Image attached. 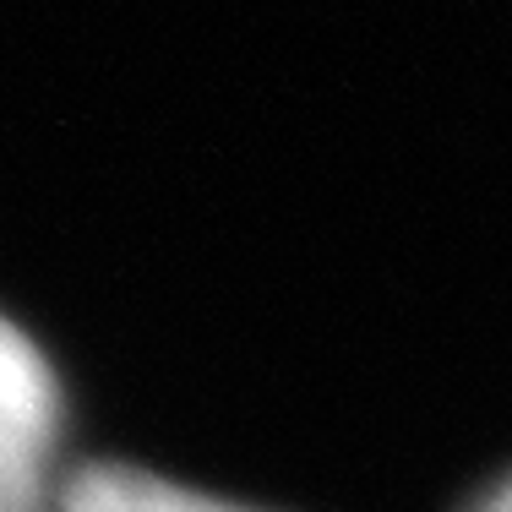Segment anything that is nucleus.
<instances>
[{
  "label": "nucleus",
  "mask_w": 512,
  "mask_h": 512,
  "mask_svg": "<svg viewBox=\"0 0 512 512\" xmlns=\"http://www.w3.org/2000/svg\"><path fill=\"white\" fill-rule=\"evenodd\" d=\"M60 431V393L44 355L0 316V512H39Z\"/></svg>",
  "instance_id": "f257e3e1"
},
{
  "label": "nucleus",
  "mask_w": 512,
  "mask_h": 512,
  "mask_svg": "<svg viewBox=\"0 0 512 512\" xmlns=\"http://www.w3.org/2000/svg\"><path fill=\"white\" fill-rule=\"evenodd\" d=\"M60 512H256L240 502L186 491L164 474L131 469V463H88L60 496Z\"/></svg>",
  "instance_id": "f03ea898"
},
{
  "label": "nucleus",
  "mask_w": 512,
  "mask_h": 512,
  "mask_svg": "<svg viewBox=\"0 0 512 512\" xmlns=\"http://www.w3.org/2000/svg\"><path fill=\"white\" fill-rule=\"evenodd\" d=\"M474 512H512V480H502V485H496V491L485 496V502L474 507Z\"/></svg>",
  "instance_id": "7ed1b4c3"
}]
</instances>
